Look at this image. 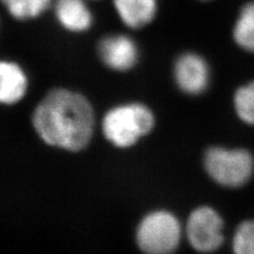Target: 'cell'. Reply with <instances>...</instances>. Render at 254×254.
I'll list each match as a JSON object with an SVG mask.
<instances>
[{
    "mask_svg": "<svg viewBox=\"0 0 254 254\" xmlns=\"http://www.w3.org/2000/svg\"><path fill=\"white\" fill-rule=\"evenodd\" d=\"M94 124V111L88 99L66 88L48 92L32 116V125L39 139L66 152L75 153L88 146Z\"/></svg>",
    "mask_w": 254,
    "mask_h": 254,
    "instance_id": "6da1fadb",
    "label": "cell"
},
{
    "mask_svg": "<svg viewBox=\"0 0 254 254\" xmlns=\"http://www.w3.org/2000/svg\"><path fill=\"white\" fill-rule=\"evenodd\" d=\"M154 115L140 103L119 105L107 111L102 122L105 138L119 148L130 147L153 129Z\"/></svg>",
    "mask_w": 254,
    "mask_h": 254,
    "instance_id": "7a4b0ae2",
    "label": "cell"
},
{
    "mask_svg": "<svg viewBox=\"0 0 254 254\" xmlns=\"http://www.w3.org/2000/svg\"><path fill=\"white\" fill-rule=\"evenodd\" d=\"M204 168L217 184L238 188L251 178L253 158L245 149L211 147L204 155Z\"/></svg>",
    "mask_w": 254,
    "mask_h": 254,
    "instance_id": "3957f363",
    "label": "cell"
},
{
    "mask_svg": "<svg viewBox=\"0 0 254 254\" xmlns=\"http://www.w3.org/2000/svg\"><path fill=\"white\" fill-rule=\"evenodd\" d=\"M181 237L178 219L166 211H155L143 218L137 230V244L142 251L165 254L177 248Z\"/></svg>",
    "mask_w": 254,
    "mask_h": 254,
    "instance_id": "277c9868",
    "label": "cell"
},
{
    "mask_svg": "<svg viewBox=\"0 0 254 254\" xmlns=\"http://www.w3.org/2000/svg\"><path fill=\"white\" fill-rule=\"evenodd\" d=\"M224 222L218 213L209 206H201L188 221L187 233L192 247L201 252H211L219 248L224 242Z\"/></svg>",
    "mask_w": 254,
    "mask_h": 254,
    "instance_id": "5b68a950",
    "label": "cell"
},
{
    "mask_svg": "<svg viewBox=\"0 0 254 254\" xmlns=\"http://www.w3.org/2000/svg\"><path fill=\"white\" fill-rule=\"evenodd\" d=\"M98 54L103 64L109 69L127 71L137 64L139 49L130 36L109 34L99 42Z\"/></svg>",
    "mask_w": 254,
    "mask_h": 254,
    "instance_id": "8992f818",
    "label": "cell"
},
{
    "mask_svg": "<svg viewBox=\"0 0 254 254\" xmlns=\"http://www.w3.org/2000/svg\"><path fill=\"white\" fill-rule=\"evenodd\" d=\"M89 0H53L51 11L58 25L68 33L83 34L94 25Z\"/></svg>",
    "mask_w": 254,
    "mask_h": 254,
    "instance_id": "52a82bcc",
    "label": "cell"
},
{
    "mask_svg": "<svg viewBox=\"0 0 254 254\" xmlns=\"http://www.w3.org/2000/svg\"><path fill=\"white\" fill-rule=\"evenodd\" d=\"M174 75L179 88L189 94L203 92L210 81L209 67L196 53L182 54L175 64Z\"/></svg>",
    "mask_w": 254,
    "mask_h": 254,
    "instance_id": "ba28073f",
    "label": "cell"
},
{
    "mask_svg": "<svg viewBox=\"0 0 254 254\" xmlns=\"http://www.w3.org/2000/svg\"><path fill=\"white\" fill-rule=\"evenodd\" d=\"M28 75L17 63L0 61V105H14L26 97Z\"/></svg>",
    "mask_w": 254,
    "mask_h": 254,
    "instance_id": "9c48e42d",
    "label": "cell"
},
{
    "mask_svg": "<svg viewBox=\"0 0 254 254\" xmlns=\"http://www.w3.org/2000/svg\"><path fill=\"white\" fill-rule=\"evenodd\" d=\"M118 18L131 30L148 26L157 16L159 0H111Z\"/></svg>",
    "mask_w": 254,
    "mask_h": 254,
    "instance_id": "30bf717a",
    "label": "cell"
},
{
    "mask_svg": "<svg viewBox=\"0 0 254 254\" xmlns=\"http://www.w3.org/2000/svg\"><path fill=\"white\" fill-rule=\"evenodd\" d=\"M53 0H0V5L16 21L27 22L51 11Z\"/></svg>",
    "mask_w": 254,
    "mask_h": 254,
    "instance_id": "8fae6325",
    "label": "cell"
},
{
    "mask_svg": "<svg viewBox=\"0 0 254 254\" xmlns=\"http://www.w3.org/2000/svg\"><path fill=\"white\" fill-rule=\"evenodd\" d=\"M233 37L242 49L254 52V0L242 6L233 27Z\"/></svg>",
    "mask_w": 254,
    "mask_h": 254,
    "instance_id": "7c38bea8",
    "label": "cell"
},
{
    "mask_svg": "<svg viewBox=\"0 0 254 254\" xmlns=\"http://www.w3.org/2000/svg\"><path fill=\"white\" fill-rule=\"evenodd\" d=\"M234 105L238 117L244 122L254 125V82L236 91Z\"/></svg>",
    "mask_w": 254,
    "mask_h": 254,
    "instance_id": "4fadbf2b",
    "label": "cell"
},
{
    "mask_svg": "<svg viewBox=\"0 0 254 254\" xmlns=\"http://www.w3.org/2000/svg\"><path fill=\"white\" fill-rule=\"evenodd\" d=\"M233 250L238 254H254V221H245L237 228Z\"/></svg>",
    "mask_w": 254,
    "mask_h": 254,
    "instance_id": "5bb4252c",
    "label": "cell"
},
{
    "mask_svg": "<svg viewBox=\"0 0 254 254\" xmlns=\"http://www.w3.org/2000/svg\"><path fill=\"white\" fill-rule=\"evenodd\" d=\"M199 1H211V0H199Z\"/></svg>",
    "mask_w": 254,
    "mask_h": 254,
    "instance_id": "9a60e30c",
    "label": "cell"
},
{
    "mask_svg": "<svg viewBox=\"0 0 254 254\" xmlns=\"http://www.w3.org/2000/svg\"><path fill=\"white\" fill-rule=\"evenodd\" d=\"M89 1H91V2H93V1H99V0H89Z\"/></svg>",
    "mask_w": 254,
    "mask_h": 254,
    "instance_id": "2e32d148",
    "label": "cell"
}]
</instances>
